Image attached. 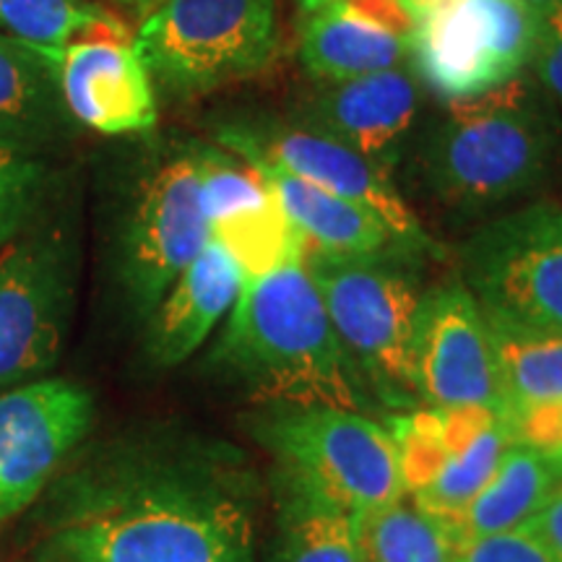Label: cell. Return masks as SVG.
Wrapping results in <instances>:
<instances>
[{
	"label": "cell",
	"instance_id": "5b68a950",
	"mask_svg": "<svg viewBox=\"0 0 562 562\" xmlns=\"http://www.w3.org/2000/svg\"><path fill=\"white\" fill-rule=\"evenodd\" d=\"M154 89L195 100L266 70L279 53V0H165L133 34Z\"/></svg>",
	"mask_w": 562,
	"mask_h": 562
},
{
	"label": "cell",
	"instance_id": "ba28073f",
	"mask_svg": "<svg viewBox=\"0 0 562 562\" xmlns=\"http://www.w3.org/2000/svg\"><path fill=\"white\" fill-rule=\"evenodd\" d=\"M211 240L195 140L154 154L133 182L115 227V277L138 318Z\"/></svg>",
	"mask_w": 562,
	"mask_h": 562
},
{
	"label": "cell",
	"instance_id": "4316f807",
	"mask_svg": "<svg viewBox=\"0 0 562 562\" xmlns=\"http://www.w3.org/2000/svg\"><path fill=\"white\" fill-rule=\"evenodd\" d=\"M58 191L50 159L0 154V250L30 224Z\"/></svg>",
	"mask_w": 562,
	"mask_h": 562
},
{
	"label": "cell",
	"instance_id": "9a60e30c",
	"mask_svg": "<svg viewBox=\"0 0 562 562\" xmlns=\"http://www.w3.org/2000/svg\"><path fill=\"white\" fill-rule=\"evenodd\" d=\"M414 378L422 406H484L508 417L487 323L463 281H446L422 297Z\"/></svg>",
	"mask_w": 562,
	"mask_h": 562
},
{
	"label": "cell",
	"instance_id": "8fae6325",
	"mask_svg": "<svg viewBox=\"0 0 562 562\" xmlns=\"http://www.w3.org/2000/svg\"><path fill=\"white\" fill-rule=\"evenodd\" d=\"M463 284L482 311L562 334V209L537 201L463 245Z\"/></svg>",
	"mask_w": 562,
	"mask_h": 562
},
{
	"label": "cell",
	"instance_id": "2e32d148",
	"mask_svg": "<svg viewBox=\"0 0 562 562\" xmlns=\"http://www.w3.org/2000/svg\"><path fill=\"white\" fill-rule=\"evenodd\" d=\"M195 154L211 237L232 252L245 279L302 258L300 232L256 167L220 144L195 140Z\"/></svg>",
	"mask_w": 562,
	"mask_h": 562
},
{
	"label": "cell",
	"instance_id": "5bb4252c",
	"mask_svg": "<svg viewBox=\"0 0 562 562\" xmlns=\"http://www.w3.org/2000/svg\"><path fill=\"white\" fill-rule=\"evenodd\" d=\"M34 47L50 66L63 104L79 128L128 136L157 125V89L133 47L128 26L87 34L66 45Z\"/></svg>",
	"mask_w": 562,
	"mask_h": 562
},
{
	"label": "cell",
	"instance_id": "ffe728a7",
	"mask_svg": "<svg viewBox=\"0 0 562 562\" xmlns=\"http://www.w3.org/2000/svg\"><path fill=\"white\" fill-rule=\"evenodd\" d=\"M243 159V157H240ZM256 167L284 209L286 220L300 232L305 250L336 261H368V258H414L393 232L357 203L323 191L313 182L284 172L263 159H245Z\"/></svg>",
	"mask_w": 562,
	"mask_h": 562
},
{
	"label": "cell",
	"instance_id": "9c48e42d",
	"mask_svg": "<svg viewBox=\"0 0 562 562\" xmlns=\"http://www.w3.org/2000/svg\"><path fill=\"white\" fill-rule=\"evenodd\" d=\"M537 11L524 0H442L412 26V74L446 104L467 102L526 74Z\"/></svg>",
	"mask_w": 562,
	"mask_h": 562
},
{
	"label": "cell",
	"instance_id": "d4e9b609",
	"mask_svg": "<svg viewBox=\"0 0 562 562\" xmlns=\"http://www.w3.org/2000/svg\"><path fill=\"white\" fill-rule=\"evenodd\" d=\"M364 562H459V533L409 497L360 518Z\"/></svg>",
	"mask_w": 562,
	"mask_h": 562
},
{
	"label": "cell",
	"instance_id": "cb8c5ba5",
	"mask_svg": "<svg viewBox=\"0 0 562 562\" xmlns=\"http://www.w3.org/2000/svg\"><path fill=\"white\" fill-rule=\"evenodd\" d=\"M269 562H364L360 518L284 480Z\"/></svg>",
	"mask_w": 562,
	"mask_h": 562
},
{
	"label": "cell",
	"instance_id": "d6a6232c",
	"mask_svg": "<svg viewBox=\"0 0 562 562\" xmlns=\"http://www.w3.org/2000/svg\"><path fill=\"white\" fill-rule=\"evenodd\" d=\"M391 3L404 13V16L412 21V24H417V21L425 16V13H430L435 5L442 3V0H391Z\"/></svg>",
	"mask_w": 562,
	"mask_h": 562
},
{
	"label": "cell",
	"instance_id": "8992f818",
	"mask_svg": "<svg viewBox=\"0 0 562 562\" xmlns=\"http://www.w3.org/2000/svg\"><path fill=\"white\" fill-rule=\"evenodd\" d=\"M76 284V227L53 195L0 250V393L55 370L74 318Z\"/></svg>",
	"mask_w": 562,
	"mask_h": 562
},
{
	"label": "cell",
	"instance_id": "e0dca14e",
	"mask_svg": "<svg viewBox=\"0 0 562 562\" xmlns=\"http://www.w3.org/2000/svg\"><path fill=\"white\" fill-rule=\"evenodd\" d=\"M300 60L321 83L404 66L412 21L391 0H297Z\"/></svg>",
	"mask_w": 562,
	"mask_h": 562
},
{
	"label": "cell",
	"instance_id": "7c38bea8",
	"mask_svg": "<svg viewBox=\"0 0 562 562\" xmlns=\"http://www.w3.org/2000/svg\"><path fill=\"white\" fill-rule=\"evenodd\" d=\"M404 495L456 524L516 440L505 414L484 406H417L391 417Z\"/></svg>",
	"mask_w": 562,
	"mask_h": 562
},
{
	"label": "cell",
	"instance_id": "6da1fadb",
	"mask_svg": "<svg viewBox=\"0 0 562 562\" xmlns=\"http://www.w3.org/2000/svg\"><path fill=\"white\" fill-rule=\"evenodd\" d=\"M40 501V562H256V484L216 442H104Z\"/></svg>",
	"mask_w": 562,
	"mask_h": 562
},
{
	"label": "cell",
	"instance_id": "83f0119b",
	"mask_svg": "<svg viewBox=\"0 0 562 562\" xmlns=\"http://www.w3.org/2000/svg\"><path fill=\"white\" fill-rule=\"evenodd\" d=\"M459 562H558L529 526L459 539Z\"/></svg>",
	"mask_w": 562,
	"mask_h": 562
},
{
	"label": "cell",
	"instance_id": "277c9868",
	"mask_svg": "<svg viewBox=\"0 0 562 562\" xmlns=\"http://www.w3.org/2000/svg\"><path fill=\"white\" fill-rule=\"evenodd\" d=\"M250 432L279 463L281 480L364 518L402 501L404 482L389 425L339 406L266 404Z\"/></svg>",
	"mask_w": 562,
	"mask_h": 562
},
{
	"label": "cell",
	"instance_id": "4fadbf2b",
	"mask_svg": "<svg viewBox=\"0 0 562 562\" xmlns=\"http://www.w3.org/2000/svg\"><path fill=\"white\" fill-rule=\"evenodd\" d=\"M97 419L94 396L68 378L0 393V524L40 503Z\"/></svg>",
	"mask_w": 562,
	"mask_h": 562
},
{
	"label": "cell",
	"instance_id": "1f68e13d",
	"mask_svg": "<svg viewBox=\"0 0 562 562\" xmlns=\"http://www.w3.org/2000/svg\"><path fill=\"white\" fill-rule=\"evenodd\" d=\"M161 3H165V0H112V5H115V9H121L125 16L136 19L138 24L149 16L154 9H159Z\"/></svg>",
	"mask_w": 562,
	"mask_h": 562
},
{
	"label": "cell",
	"instance_id": "ac0fdd59",
	"mask_svg": "<svg viewBox=\"0 0 562 562\" xmlns=\"http://www.w3.org/2000/svg\"><path fill=\"white\" fill-rule=\"evenodd\" d=\"M422 110V83L396 66L357 79L321 83L302 104L300 121L331 133L341 144L393 172Z\"/></svg>",
	"mask_w": 562,
	"mask_h": 562
},
{
	"label": "cell",
	"instance_id": "836d02e7",
	"mask_svg": "<svg viewBox=\"0 0 562 562\" xmlns=\"http://www.w3.org/2000/svg\"><path fill=\"white\" fill-rule=\"evenodd\" d=\"M524 3L529 5V9L539 11V9H547V5H562V0H524Z\"/></svg>",
	"mask_w": 562,
	"mask_h": 562
},
{
	"label": "cell",
	"instance_id": "f546056e",
	"mask_svg": "<svg viewBox=\"0 0 562 562\" xmlns=\"http://www.w3.org/2000/svg\"><path fill=\"white\" fill-rule=\"evenodd\" d=\"M513 435L562 467V398L513 414Z\"/></svg>",
	"mask_w": 562,
	"mask_h": 562
},
{
	"label": "cell",
	"instance_id": "3957f363",
	"mask_svg": "<svg viewBox=\"0 0 562 562\" xmlns=\"http://www.w3.org/2000/svg\"><path fill=\"white\" fill-rule=\"evenodd\" d=\"M560 146L558 110L524 74L490 94L448 104L422 144L417 170L442 206L480 211L537 188Z\"/></svg>",
	"mask_w": 562,
	"mask_h": 562
},
{
	"label": "cell",
	"instance_id": "44dd1931",
	"mask_svg": "<svg viewBox=\"0 0 562 562\" xmlns=\"http://www.w3.org/2000/svg\"><path fill=\"white\" fill-rule=\"evenodd\" d=\"M76 133L37 47L0 30V154L50 159Z\"/></svg>",
	"mask_w": 562,
	"mask_h": 562
},
{
	"label": "cell",
	"instance_id": "30bf717a",
	"mask_svg": "<svg viewBox=\"0 0 562 562\" xmlns=\"http://www.w3.org/2000/svg\"><path fill=\"white\" fill-rule=\"evenodd\" d=\"M216 144L243 159L271 161L284 172L297 175L323 191L368 209L414 258L438 252V245L396 188L393 172L372 165L368 157L341 144L331 133L315 128L300 117L297 121L252 117V121L220 125Z\"/></svg>",
	"mask_w": 562,
	"mask_h": 562
},
{
	"label": "cell",
	"instance_id": "52a82bcc",
	"mask_svg": "<svg viewBox=\"0 0 562 562\" xmlns=\"http://www.w3.org/2000/svg\"><path fill=\"white\" fill-rule=\"evenodd\" d=\"M302 261L336 336L368 383L391 402L404 396V404H419L414 339L425 292L406 269L412 258L336 261L302 250Z\"/></svg>",
	"mask_w": 562,
	"mask_h": 562
},
{
	"label": "cell",
	"instance_id": "4dcf8cb0",
	"mask_svg": "<svg viewBox=\"0 0 562 562\" xmlns=\"http://www.w3.org/2000/svg\"><path fill=\"white\" fill-rule=\"evenodd\" d=\"M526 526L542 539L547 550L552 552V558L562 562V482L552 490V495L537 510V516L526 521Z\"/></svg>",
	"mask_w": 562,
	"mask_h": 562
},
{
	"label": "cell",
	"instance_id": "f1b7e54d",
	"mask_svg": "<svg viewBox=\"0 0 562 562\" xmlns=\"http://www.w3.org/2000/svg\"><path fill=\"white\" fill-rule=\"evenodd\" d=\"M533 81L562 117V5L537 11V47L531 66Z\"/></svg>",
	"mask_w": 562,
	"mask_h": 562
},
{
	"label": "cell",
	"instance_id": "7a4b0ae2",
	"mask_svg": "<svg viewBox=\"0 0 562 562\" xmlns=\"http://www.w3.org/2000/svg\"><path fill=\"white\" fill-rule=\"evenodd\" d=\"M209 364L263 406L372 412L368 378L336 336L302 258L243 279Z\"/></svg>",
	"mask_w": 562,
	"mask_h": 562
},
{
	"label": "cell",
	"instance_id": "603a6c76",
	"mask_svg": "<svg viewBox=\"0 0 562 562\" xmlns=\"http://www.w3.org/2000/svg\"><path fill=\"white\" fill-rule=\"evenodd\" d=\"M508 417L562 398V334L518 326L482 311Z\"/></svg>",
	"mask_w": 562,
	"mask_h": 562
},
{
	"label": "cell",
	"instance_id": "7402d4cb",
	"mask_svg": "<svg viewBox=\"0 0 562 562\" xmlns=\"http://www.w3.org/2000/svg\"><path fill=\"white\" fill-rule=\"evenodd\" d=\"M560 482L562 467L558 461L533 451L526 442L513 440L490 480L456 518L453 529L459 539L518 529L537 516Z\"/></svg>",
	"mask_w": 562,
	"mask_h": 562
},
{
	"label": "cell",
	"instance_id": "d6986e66",
	"mask_svg": "<svg viewBox=\"0 0 562 562\" xmlns=\"http://www.w3.org/2000/svg\"><path fill=\"white\" fill-rule=\"evenodd\" d=\"M243 279L232 252L211 237L146 318L149 360L157 368H178L193 357L235 307Z\"/></svg>",
	"mask_w": 562,
	"mask_h": 562
},
{
	"label": "cell",
	"instance_id": "484cf974",
	"mask_svg": "<svg viewBox=\"0 0 562 562\" xmlns=\"http://www.w3.org/2000/svg\"><path fill=\"white\" fill-rule=\"evenodd\" d=\"M117 26L128 24L91 0H0V30L32 45H66Z\"/></svg>",
	"mask_w": 562,
	"mask_h": 562
}]
</instances>
